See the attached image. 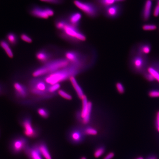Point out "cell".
Instances as JSON below:
<instances>
[{"mask_svg": "<svg viewBox=\"0 0 159 159\" xmlns=\"http://www.w3.org/2000/svg\"><path fill=\"white\" fill-rule=\"evenodd\" d=\"M151 1H152V0H151ZM156 1H157V0H156Z\"/></svg>", "mask_w": 159, "mask_h": 159, "instance_id": "45", "label": "cell"}, {"mask_svg": "<svg viewBox=\"0 0 159 159\" xmlns=\"http://www.w3.org/2000/svg\"><path fill=\"white\" fill-rule=\"evenodd\" d=\"M58 94L63 98L66 100H71L72 99V97L70 94L67 93L66 91L62 90H59L57 91Z\"/></svg>", "mask_w": 159, "mask_h": 159, "instance_id": "31", "label": "cell"}, {"mask_svg": "<svg viewBox=\"0 0 159 159\" xmlns=\"http://www.w3.org/2000/svg\"><path fill=\"white\" fill-rule=\"evenodd\" d=\"M2 92H3V89H2V86L0 85V95L2 93Z\"/></svg>", "mask_w": 159, "mask_h": 159, "instance_id": "40", "label": "cell"}, {"mask_svg": "<svg viewBox=\"0 0 159 159\" xmlns=\"http://www.w3.org/2000/svg\"><path fill=\"white\" fill-rule=\"evenodd\" d=\"M59 36L65 40L75 44L84 41L86 39V36L79 27L73 26L68 21L63 28L60 31Z\"/></svg>", "mask_w": 159, "mask_h": 159, "instance_id": "3", "label": "cell"}, {"mask_svg": "<svg viewBox=\"0 0 159 159\" xmlns=\"http://www.w3.org/2000/svg\"><path fill=\"white\" fill-rule=\"evenodd\" d=\"M98 2L102 7L106 8L114 4L117 2V0H97Z\"/></svg>", "mask_w": 159, "mask_h": 159, "instance_id": "26", "label": "cell"}, {"mask_svg": "<svg viewBox=\"0 0 159 159\" xmlns=\"http://www.w3.org/2000/svg\"><path fill=\"white\" fill-rule=\"evenodd\" d=\"M153 15L155 17H158L159 16V6L156 5L154 7Z\"/></svg>", "mask_w": 159, "mask_h": 159, "instance_id": "36", "label": "cell"}, {"mask_svg": "<svg viewBox=\"0 0 159 159\" xmlns=\"http://www.w3.org/2000/svg\"><path fill=\"white\" fill-rule=\"evenodd\" d=\"M48 86L42 78L36 77L30 81L28 90L38 97L47 98L52 96L48 91Z\"/></svg>", "mask_w": 159, "mask_h": 159, "instance_id": "4", "label": "cell"}, {"mask_svg": "<svg viewBox=\"0 0 159 159\" xmlns=\"http://www.w3.org/2000/svg\"><path fill=\"white\" fill-rule=\"evenodd\" d=\"M79 69L70 64L69 65L65 68L46 75L42 79L48 85L59 83L77 74Z\"/></svg>", "mask_w": 159, "mask_h": 159, "instance_id": "2", "label": "cell"}, {"mask_svg": "<svg viewBox=\"0 0 159 159\" xmlns=\"http://www.w3.org/2000/svg\"><path fill=\"white\" fill-rule=\"evenodd\" d=\"M26 150L31 159H42V156L36 146L30 148L27 147Z\"/></svg>", "mask_w": 159, "mask_h": 159, "instance_id": "18", "label": "cell"}, {"mask_svg": "<svg viewBox=\"0 0 159 159\" xmlns=\"http://www.w3.org/2000/svg\"><path fill=\"white\" fill-rule=\"evenodd\" d=\"M37 113L41 117L43 118H48L49 116V113L48 110L43 108H38L37 110Z\"/></svg>", "mask_w": 159, "mask_h": 159, "instance_id": "27", "label": "cell"}, {"mask_svg": "<svg viewBox=\"0 0 159 159\" xmlns=\"http://www.w3.org/2000/svg\"><path fill=\"white\" fill-rule=\"evenodd\" d=\"M156 130L159 132V111L156 115Z\"/></svg>", "mask_w": 159, "mask_h": 159, "instance_id": "37", "label": "cell"}, {"mask_svg": "<svg viewBox=\"0 0 159 159\" xmlns=\"http://www.w3.org/2000/svg\"><path fill=\"white\" fill-rule=\"evenodd\" d=\"M27 139L23 137L15 138L13 140L11 143V148L12 151L14 153H20L24 150L27 148Z\"/></svg>", "mask_w": 159, "mask_h": 159, "instance_id": "11", "label": "cell"}, {"mask_svg": "<svg viewBox=\"0 0 159 159\" xmlns=\"http://www.w3.org/2000/svg\"><path fill=\"white\" fill-rule=\"evenodd\" d=\"M151 46L149 42H144L139 43L133 48L132 52L139 54L147 55L151 52Z\"/></svg>", "mask_w": 159, "mask_h": 159, "instance_id": "15", "label": "cell"}, {"mask_svg": "<svg viewBox=\"0 0 159 159\" xmlns=\"http://www.w3.org/2000/svg\"><path fill=\"white\" fill-rule=\"evenodd\" d=\"M68 22L67 18H59L56 20L55 25L56 28L59 30L61 31Z\"/></svg>", "mask_w": 159, "mask_h": 159, "instance_id": "24", "label": "cell"}, {"mask_svg": "<svg viewBox=\"0 0 159 159\" xmlns=\"http://www.w3.org/2000/svg\"><path fill=\"white\" fill-rule=\"evenodd\" d=\"M156 5H158L159 6V0H157V2H156Z\"/></svg>", "mask_w": 159, "mask_h": 159, "instance_id": "42", "label": "cell"}, {"mask_svg": "<svg viewBox=\"0 0 159 159\" xmlns=\"http://www.w3.org/2000/svg\"><path fill=\"white\" fill-rule=\"evenodd\" d=\"M74 3L89 17L95 18L99 14V10L98 7L94 3L80 0H74Z\"/></svg>", "mask_w": 159, "mask_h": 159, "instance_id": "5", "label": "cell"}, {"mask_svg": "<svg viewBox=\"0 0 159 159\" xmlns=\"http://www.w3.org/2000/svg\"><path fill=\"white\" fill-rule=\"evenodd\" d=\"M21 125L23 129L24 133L27 137L34 138L38 136V130L32 124L29 116H24L21 120Z\"/></svg>", "mask_w": 159, "mask_h": 159, "instance_id": "6", "label": "cell"}, {"mask_svg": "<svg viewBox=\"0 0 159 159\" xmlns=\"http://www.w3.org/2000/svg\"><path fill=\"white\" fill-rule=\"evenodd\" d=\"M6 41L11 46L15 47L18 44V36L14 32H9L7 34L6 36Z\"/></svg>", "mask_w": 159, "mask_h": 159, "instance_id": "22", "label": "cell"}, {"mask_svg": "<svg viewBox=\"0 0 159 159\" xmlns=\"http://www.w3.org/2000/svg\"><path fill=\"white\" fill-rule=\"evenodd\" d=\"M82 100V108L79 116L80 119L84 124L89 123L90 120L91 112L92 110V104L88 101L86 96Z\"/></svg>", "mask_w": 159, "mask_h": 159, "instance_id": "9", "label": "cell"}, {"mask_svg": "<svg viewBox=\"0 0 159 159\" xmlns=\"http://www.w3.org/2000/svg\"><path fill=\"white\" fill-rule=\"evenodd\" d=\"M133 56L131 59L133 67L137 71H141L147 65L148 57L146 55L139 54L132 52Z\"/></svg>", "mask_w": 159, "mask_h": 159, "instance_id": "10", "label": "cell"}, {"mask_svg": "<svg viewBox=\"0 0 159 159\" xmlns=\"http://www.w3.org/2000/svg\"><path fill=\"white\" fill-rule=\"evenodd\" d=\"M52 54L47 49H42L36 53V57L38 61L41 63L46 64L52 60Z\"/></svg>", "mask_w": 159, "mask_h": 159, "instance_id": "13", "label": "cell"}, {"mask_svg": "<svg viewBox=\"0 0 159 159\" xmlns=\"http://www.w3.org/2000/svg\"><path fill=\"white\" fill-rule=\"evenodd\" d=\"M40 1L45 3L54 5H59L62 3L64 0H40Z\"/></svg>", "mask_w": 159, "mask_h": 159, "instance_id": "33", "label": "cell"}, {"mask_svg": "<svg viewBox=\"0 0 159 159\" xmlns=\"http://www.w3.org/2000/svg\"><path fill=\"white\" fill-rule=\"evenodd\" d=\"M135 159H144V158L142 156H139V157H137V158Z\"/></svg>", "mask_w": 159, "mask_h": 159, "instance_id": "41", "label": "cell"}, {"mask_svg": "<svg viewBox=\"0 0 159 159\" xmlns=\"http://www.w3.org/2000/svg\"><path fill=\"white\" fill-rule=\"evenodd\" d=\"M147 74L146 75V77L148 81H153L156 80L154 78L153 76L152 75L148 72L147 73Z\"/></svg>", "mask_w": 159, "mask_h": 159, "instance_id": "39", "label": "cell"}, {"mask_svg": "<svg viewBox=\"0 0 159 159\" xmlns=\"http://www.w3.org/2000/svg\"><path fill=\"white\" fill-rule=\"evenodd\" d=\"M30 14L36 18L47 19L54 15L55 12L49 7H42L38 6H32L30 10Z\"/></svg>", "mask_w": 159, "mask_h": 159, "instance_id": "8", "label": "cell"}, {"mask_svg": "<svg viewBox=\"0 0 159 159\" xmlns=\"http://www.w3.org/2000/svg\"><path fill=\"white\" fill-rule=\"evenodd\" d=\"M116 88L120 94H123L125 92V88L123 85L120 82H117L116 84Z\"/></svg>", "mask_w": 159, "mask_h": 159, "instance_id": "34", "label": "cell"}, {"mask_svg": "<svg viewBox=\"0 0 159 159\" xmlns=\"http://www.w3.org/2000/svg\"><path fill=\"white\" fill-rule=\"evenodd\" d=\"M149 96L151 98L159 97V91L155 90L151 91L149 92Z\"/></svg>", "mask_w": 159, "mask_h": 159, "instance_id": "35", "label": "cell"}, {"mask_svg": "<svg viewBox=\"0 0 159 159\" xmlns=\"http://www.w3.org/2000/svg\"><path fill=\"white\" fill-rule=\"evenodd\" d=\"M105 149L103 147H100L98 148L94 152V156L96 158L101 157L104 153Z\"/></svg>", "mask_w": 159, "mask_h": 159, "instance_id": "30", "label": "cell"}, {"mask_svg": "<svg viewBox=\"0 0 159 159\" xmlns=\"http://www.w3.org/2000/svg\"><path fill=\"white\" fill-rule=\"evenodd\" d=\"M11 46L6 40H3L0 41V47L5 51L9 57L12 58L14 57V54Z\"/></svg>", "mask_w": 159, "mask_h": 159, "instance_id": "21", "label": "cell"}, {"mask_svg": "<svg viewBox=\"0 0 159 159\" xmlns=\"http://www.w3.org/2000/svg\"><path fill=\"white\" fill-rule=\"evenodd\" d=\"M15 94L19 98H26L28 96V89L24 85L18 82L13 84Z\"/></svg>", "mask_w": 159, "mask_h": 159, "instance_id": "14", "label": "cell"}, {"mask_svg": "<svg viewBox=\"0 0 159 159\" xmlns=\"http://www.w3.org/2000/svg\"><path fill=\"white\" fill-rule=\"evenodd\" d=\"M152 7V2L151 0H146L144 4L141 12V18L145 22L150 19L151 15Z\"/></svg>", "mask_w": 159, "mask_h": 159, "instance_id": "16", "label": "cell"}, {"mask_svg": "<svg viewBox=\"0 0 159 159\" xmlns=\"http://www.w3.org/2000/svg\"><path fill=\"white\" fill-rule=\"evenodd\" d=\"M20 37L22 40L28 43H32V38L26 33H22L20 36Z\"/></svg>", "mask_w": 159, "mask_h": 159, "instance_id": "32", "label": "cell"}, {"mask_svg": "<svg viewBox=\"0 0 159 159\" xmlns=\"http://www.w3.org/2000/svg\"><path fill=\"white\" fill-rule=\"evenodd\" d=\"M122 10V5L120 3L115 4L105 8L104 14L109 18H117L121 15Z\"/></svg>", "mask_w": 159, "mask_h": 159, "instance_id": "12", "label": "cell"}, {"mask_svg": "<svg viewBox=\"0 0 159 159\" xmlns=\"http://www.w3.org/2000/svg\"><path fill=\"white\" fill-rule=\"evenodd\" d=\"M84 132L86 135L89 136H95L97 134L98 131L96 129L91 127H86Z\"/></svg>", "mask_w": 159, "mask_h": 159, "instance_id": "28", "label": "cell"}, {"mask_svg": "<svg viewBox=\"0 0 159 159\" xmlns=\"http://www.w3.org/2000/svg\"><path fill=\"white\" fill-rule=\"evenodd\" d=\"M82 133L79 130H76L71 132V138L74 142L79 143L82 141Z\"/></svg>", "mask_w": 159, "mask_h": 159, "instance_id": "23", "label": "cell"}, {"mask_svg": "<svg viewBox=\"0 0 159 159\" xmlns=\"http://www.w3.org/2000/svg\"><path fill=\"white\" fill-rule=\"evenodd\" d=\"M69 79L73 87L74 88L75 91H76V93L77 94V96L80 98L82 99L85 96L80 86L79 85L74 76L71 77H70Z\"/></svg>", "mask_w": 159, "mask_h": 159, "instance_id": "20", "label": "cell"}, {"mask_svg": "<svg viewBox=\"0 0 159 159\" xmlns=\"http://www.w3.org/2000/svg\"><path fill=\"white\" fill-rule=\"evenodd\" d=\"M42 157L45 159H52L47 146L44 143H40L36 146Z\"/></svg>", "mask_w": 159, "mask_h": 159, "instance_id": "19", "label": "cell"}, {"mask_svg": "<svg viewBox=\"0 0 159 159\" xmlns=\"http://www.w3.org/2000/svg\"><path fill=\"white\" fill-rule=\"evenodd\" d=\"M142 29L145 31H151L156 30L157 28V26L155 24H144L142 26Z\"/></svg>", "mask_w": 159, "mask_h": 159, "instance_id": "29", "label": "cell"}, {"mask_svg": "<svg viewBox=\"0 0 159 159\" xmlns=\"http://www.w3.org/2000/svg\"><path fill=\"white\" fill-rule=\"evenodd\" d=\"M65 57L70 64L81 68L83 65L86 56L78 51L76 50H69L65 53Z\"/></svg>", "mask_w": 159, "mask_h": 159, "instance_id": "7", "label": "cell"}, {"mask_svg": "<svg viewBox=\"0 0 159 159\" xmlns=\"http://www.w3.org/2000/svg\"><path fill=\"white\" fill-rule=\"evenodd\" d=\"M115 156V154L113 152H110L106 154L104 159H112Z\"/></svg>", "mask_w": 159, "mask_h": 159, "instance_id": "38", "label": "cell"}, {"mask_svg": "<svg viewBox=\"0 0 159 159\" xmlns=\"http://www.w3.org/2000/svg\"><path fill=\"white\" fill-rule=\"evenodd\" d=\"M61 87L59 83L53 85H48V91L51 94H54L56 91H58Z\"/></svg>", "mask_w": 159, "mask_h": 159, "instance_id": "25", "label": "cell"}, {"mask_svg": "<svg viewBox=\"0 0 159 159\" xmlns=\"http://www.w3.org/2000/svg\"><path fill=\"white\" fill-rule=\"evenodd\" d=\"M70 65V62L65 58L52 59L36 69L32 75L35 78L42 77L65 68Z\"/></svg>", "mask_w": 159, "mask_h": 159, "instance_id": "1", "label": "cell"}, {"mask_svg": "<svg viewBox=\"0 0 159 159\" xmlns=\"http://www.w3.org/2000/svg\"><path fill=\"white\" fill-rule=\"evenodd\" d=\"M82 15L79 12H74L70 14L67 18L69 23L75 27H79L80 24Z\"/></svg>", "mask_w": 159, "mask_h": 159, "instance_id": "17", "label": "cell"}, {"mask_svg": "<svg viewBox=\"0 0 159 159\" xmlns=\"http://www.w3.org/2000/svg\"><path fill=\"white\" fill-rule=\"evenodd\" d=\"M80 159H87L86 157H84V156H83V157H82Z\"/></svg>", "mask_w": 159, "mask_h": 159, "instance_id": "43", "label": "cell"}, {"mask_svg": "<svg viewBox=\"0 0 159 159\" xmlns=\"http://www.w3.org/2000/svg\"><path fill=\"white\" fill-rule=\"evenodd\" d=\"M125 1V0H117V2H122V1Z\"/></svg>", "mask_w": 159, "mask_h": 159, "instance_id": "44", "label": "cell"}]
</instances>
